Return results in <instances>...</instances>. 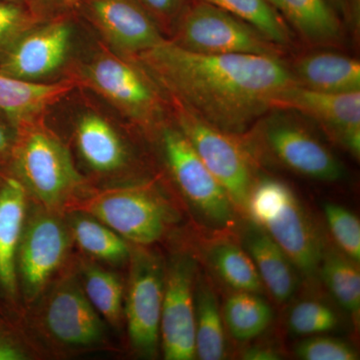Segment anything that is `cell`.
<instances>
[{
  "label": "cell",
  "mask_w": 360,
  "mask_h": 360,
  "mask_svg": "<svg viewBox=\"0 0 360 360\" xmlns=\"http://www.w3.org/2000/svg\"><path fill=\"white\" fill-rule=\"evenodd\" d=\"M297 84L328 94L360 91V63L335 52H314L298 58L292 68Z\"/></svg>",
  "instance_id": "18"
},
{
  "label": "cell",
  "mask_w": 360,
  "mask_h": 360,
  "mask_svg": "<svg viewBox=\"0 0 360 360\" xmlns=\"http://www.w3.org/2000/svg\"><path fill=\"white\" fill-rule=\"evenodd\" d=\"M281 246L297 271L307 277L319 274L324 245L309 213L290 186L266 179L252 186L246 210Z\"/></svg>",
  "instance_id": "2"
},
{
  "label": "cell",
  "mask_w": 360,
  "mask_h": 360,
  "mask_svg": "<svg viewBox=\"0 0 360 360\" xmlns=\"http://www.w3.org/2000/svg\"><path fill=\"white\" fill-rule=\"evenodd\" d=\"M288 321L291 333L300 336L326 335L338 326L335 310L326 303L314 300L296 303Z\"/></svg>",
  "instance_id": "30"
},
{
  "label": "cell",
  "mask_w": 360,
  "mask_h": 360,
  "mask_svg": "<svg viewBox=\"0 0 360 360\" xmlns=\"http://www.w3.org/2000/svg\"><path fill=\"white\" fill-rule=\"evenodd\" d=\"M25 212V186L7 179L0 191V283L9 292L15 290V255Z\"/></svg>",
  "instance_id": "20"
},
{
  "label": "cell",
  "mask_w": 360,
  "mask_h": 360,
  "mask_svg": "<svg viewBox=\"0 0 360 360\" xmlns=\"http://www.w3.org/2000/svg\"><path fill=\"white\" fill-rule=\"evenodd\" d=\"M175 44L207 54L279 56L283 47L219 7L191 0L174 23Z\"/></svg>",
  "instance_id": "4"
},
{
  "label": "cell",
  "mask_w": 360,
  "mask_h": 360,
  "mask_svg": "<svg viewBox=\"0 0 360 360\" xmlns=\"http://www.w3.org/2000/svg\"><path fill=\"white\" fill-rule=\"evenodd\" d=\"M160 27H170L191 0H139Z\"/></svg>",
  "instance_id": "34"
},
{
  "label": "cell",
  "mask_w": 360,
  "mask_h": 360,
  "mask_svg": "<svg viewBox=\"0 0 360 360\" xmlns=\"http://www.w3.org/2000/svg\"><path fill=\"white\" fill-rule=\"evenodd\" d=\"M298 359L304 360H356L359 354L345 341L330 336L312 335L295 347Z\"/></svg>",
  "instance_id": "32"
},
{
  "label": "cell",
  "mask_w": 360,
  "mask_h": 360,
  "mask_svg": "<svg viewBox=\"0 0 360 360\" xmlns=\"http://www.w3.org/2000/svg\"><path fill=\"white\" fill-rule=\"evenodd\" d=\"M77 137L85 161L97 172H113L124 163L125 150L120 136L101 116L92 113L82 116Z\"/></svg>",
  "instance_id": "22"
},
{
  "label": "cell",
  "mask_w": 360,
  "mask_h": 360,
  "mask_svg": "<svg viewBox=\"0 0 360 360\" xmlns=\"http://www.w3.org/2000/svg\"><path fill=\"white\" fill-rule=\"evenodd\" d=\"M163 150L175 181L191 205L215 226L234 224L236 206L179 129H165Z\"/></svg>",
  "instance_id": "7"
},
{
  "label": "cell",
  "mask_w": 360,
  "mask_h": 360,
  "mask_svg": "<svg viewBox=\"0 0 360 360\" xmlns=\"http://www.w3.org/2000/svg\"><path fill=\"white\" fill-rule=\"evenodd\" d=\"M70 26L56 20L22 37L0 63V73L18 79H39L65 63L70 51Z\"/></svg>",
  "instance_id": "14"
},
{
  "label": "cell",
  "mask_w": 360,
  "mask_h": 360,
  "mask_svg": "<svg viewBox=\"0 0 360 360\" xmlns=\"http://www.w3.org/2000/svg\"><path fill=\"white\" fill-rule=\"evenodd\" d=\"M222 317L234 340L248 341L269 328L274 311L258 293L236 291L225 300Z\"/></svg>",
  "instance_id": "26"
},
{
  "label": "cell",
  "mask_w": 360,
  "mask_h": 360,
  "mask_svg": "<svg viewBox=\"0 0 360 360\" xmlns=\"http://www.w3.org/2000/svg\"><path fill=\"white\" fill-rule=\"evenodd\" d=\"M326 224L341 252L359 264L360 224L354 213L338 203L326 202Z\"/></svg>",
  "instance_id": "31"
},
{
  "label": "cell",
  "mask_w": 360,
  "mask_h": 360,
  "mask_svg": "<svg viewBox=\"0 0 360 360\" xmlns=\"http://www.w3.org/2000/svg\"><path fill=\"white\" fill-rule=\"evenodd\" d=\"M7 148V137L6 132H4V129H2L1 125H0V153L1 151L6 150Z\"/></svg>",
  "instance_id": "39"
},
{
  "label": "cell",
  "mask_w": 360,
  "mask_h": 360,
  "mask_svg": "<svg viewBox=\"0 0 360 360\" xmlns=\"http://www.w3.org/2000/svg\"><path fill=\"white\" fill-rule=\"evenodd\" d=\"M4 1H25V0H4ZM26 1H30V0H26Z\"/></svg>",
  "instance_id": "40"
},
{
  "label": "cell",
  "mask_w": 360,
  "mask_h": 360,
  "mask_svg": "<svg viewBox=\"0 0 360 360\" xmlns=\"http://www.w3.org/2000/svg\"><path fill=\"white\" fill-rule=\"evenodd\" d=\"M84 0H30V7L37 18L60 15L75 11Z\"/></svg>",
  "instance_id": "35"
},
{
  "label": "cell",
  "mask_w": 360,
  "mask_h": 360,
  "mask_svg": "<svg viewBox=\"0 0 360 360\" xmlns=\"http://www.w3.org/2000/svg\"><path fill=\"white\" fill-rule=\"evenodd\" d=\"M85 292L99 314L110 323L120 322L122 311V286L120 279L101 267L89 266L85 270Z\"/></svg>",
  "instance_id": "29"
},
{
  "label": "cell",
  "mask_w": 360,
  "mask_h": 360,
  "mask_svg": "<svg viewBox=\"0 0 360 360\" xmlns=\"http://www.w3.org/2000/svg\"><path fill=\"white\" fill-rule=\"evenodd\" d=\"M85 210L122 238L141 245L160 240L170 219L163 201L141 187L105 191L90 200Z\"/></svg>",
  "instance_id": "8"
},
{
  "label": "cell",
  "mask_w": 360,
  "mask_h": 360,
  "mask_svg": "<svg viewBox=\"0 0 360 360\" xmlns=\"http://www.w3.org/2000/svg\"><path fill=\"white\" fill-rule=\"evenodd\" d=\"M342 21L355 20L359 11V0H326Z\"/></svg>",
  "instance_id": "36"
},
{
  "label": "cell",
  "mask_w": 360,
  "mask_h": 360,
  "mask_svg": "<svg viewBox=\"0 0 360 360\" xmlns=\"http://www.w3.org/2000/svg\"><path fill=\"white\" fill-rule=\"evenodd\" d=\"M245 146L295 174L323 182L345 174L338 158L312 132L283 110H270L250 130Z\"/></svg>",
  "instance_id": "3"
},
{
  "label": "cell",
  "mask_w": 360,
  "mask_h": 360,
  "mask_svg": "<svg viewBox=\"0 0 360 360\" xmlns=\"http://www.w3.org/2000/svg\"><path fill=\"white\" fill-rule=\"evenodd\" d=\"M276 348L269 345H253L243 352L241 359L245 360H277L281 359Z\"/></svg>",
  "instance_id": "37"
},
{
  "label": "cell",
  "mask_w": 360,
  "mask_h": 360,
  "mask_svg": "<svg viewBox=\"0 0 360 360\" xmlns=\"http://www.w3.org/2000/svg\"><path fill=\"white\" fill-rule=\"evenodd\" d=\"M224 9L259 30L278 46L292 42L291 30L267 0H201Z\"/></svg>",
  "instance_id": "27"
},
{
  "label": "cell",
  "mask_w": 360,
  "mask_h": 360,
  "mask_svg": "<svg viewBox=\"0 0 360 360\" xmlns=\"http://www.w3.org/2000/svg\"><path fill=\"white\" fill-rule=\"evenodd\" d=\"M84 82L124 115L141 124L160 118L161 99L153 80L136 66L104 54L82 71Z\"/></svg>",
  "instance_id": "9"
},
{
  "label": "cell",
  "mask_w": 360,
  "mask_h": 360,
  "mask_svg": "<svg viewBox=\"0 0 360 360\" xmlns=\"http://www.w3.org/2000/svg\"><path fill=\"white\" fill-rule=\"evenodd\" d=\"M70 238L63 224L49 215H40L28 225L20 246V271L32 295L46 283L65 259Z\"/></svg>",
  "instance_id": "15"
},
{
  "label": "cell",
  "mask_w": 360,
  "mask_h": 360,
  "mask_svg": "<svg viewBox=\"0 0 360 360\" xmlns=\"http://www.w3.org/2000/svg\"><path fill=\"white\" fill-rule=\"evenodd\" d=\"M243 236V248L257 267L264 288L276 302H288L298 285L295 265L269 234L253 222Z\"/></svg>",
  "instance_id": "17"
},
{
  "label": "cell",
  "mask_w": 360,
  "mask_h": 360,
  "mask_svg": "<svg viewBox=\"0 0 360 360\" xmlns=\"http://www.w3.org/2000/svg\"><path fill=\"white\" fill-rule=\"evenodd\" d=\"M319 276L338 304L359 323L360 272L359 264L340 250L324 248Z\"/></svg>",
  "instance_id": "25"
},
{
  "label": "cell",
  "mask_w": 360,
  "mask_h": 360,
  "mask_svg": "<svg viewBox=\"0 0 360 360\" xmlns=\"http://www.w3.org/2000/svg\"><path fill=\"white\" fill-rule=\"evenodd\" d=\"M25 355L20 350L6 343H0V360H20Z\"/></svg>",
  "instance_id": "38"
},
{
  "label": "cell",
  "mask_w": 360,
  "mask_h": 360,
  "mask_svg": "<svg viewBox=\"0 0 360 360\" xmlns=\"http://www.w3.org/2000/svg\"><path fill=\"white\" fill-rule=\"evenodd\" d=\"M207 259L215 274L234 291L264 292L262 278L245 248L226 239L212 243Z\"/></svg>",
  "instance_id": "24"
},
{
  "label": "cell",
  "mask_w": 360,
  "mask_h": 360,
  "mask_svg": "<svg viewBox=\"0 0 360 360\" xmlns=\"http://www.w3.org/2000/svg\"><path fill=\"white\" fill-rule=\"evenodd\" d=\"M37 18L30 7L26 8L20 1L0 0V46L27 30Z\"/></svg>",
  "instance_id": "33"
},
{
  "label": "cell",
  "mask_w": 360,
  "mask_h": 360,
  "mask_svg": "<svg viewBox=\"0 0 360 360\" xmlns=\"http://www.w3.org/2000/svg\"><path fill=\"white\" fill-rule=\"evenodd\" d=\"M84 11L113 46L139 56L165 40L155 18L139 0H84Z\"/></svg>",
  "instance_id": "13"
},
{
  "label": "cell",
  "mask_w": 360,
  "mask_h": 360,
  "mask_svg": "<svg viewBox=\"0 0 360 360\" xmlns=\"http://www.w3.org/2000/svg\"><path fill=\"white\" fill-rule=\"evenodd\" d=\"M303 39L314 45L340 44L342 20L326 0H267Z\"/></svg>",
  "instance_id": "19"
},
{
  "label": "cell",
  "mask_w": 360,
  "mask_h": 360,
  "mask_svg": "<svg viewBox=\"0 0 360 360\" xmlns=\"http://www.w3.org/2000/svg\"><path fill=\"white\" fill-rule=\"evenodd\" d=\"M175 103L227 134L241 136L297 84L279 56L207 54L165 39L136 56Z\"/></svg>",
  "instance_id": "1"
},
{
  "label": "cell",
  "mask_w": 360,
  "mask_h": 360,
  "mask_svg": "<svg viewBox=\"0 0 360 360\" xmlns=\"http://www.w3.org/2000/svg\"><path fill=\"white\" fill-rule=\"evenodd\" d=\"M196 262L188 255L172 258L165 271L160 335L165 359L191 360L195 355Z\"/></svg>",
  "instance_id": "10"
},
{
  "label": "cell",
  "mask_w": 360,
  "mask_h": 360,
  "mask_svg": "<svg viewBox=\"0 0 360 360\" xmlns=\"http://www.w3.org/2000/svg\"><path fill=\"white\" fill-rule=\"evenodd\" d=\"M274 110L310 118L355 158L360 156V91L328 94L295 84L281 92Z\"/></svg>",
  "instance_id": "11"
},
{
  "label": "cell",
  "mask_w": 360,
  "mask_h": 360,
  "mask_svg": "<svg viewBox=\"0 0 360 360\" xmlns=\"http://www.w3.org/2000/svg\"><path fill=\"white\" fill-rule=\"evenodd\" d=\"M195 302V355L201 360L225 356L224 321L214 290L205 279L194 291Z\"/></svg>",
  "instance_id": "23"
},
{
  "label": "cell",
  "mask_w": 360,
  "mask_h": 360,
  "mask_svg": "<svg viewBox=\"0 0 360 360\" xmlns=\"http://www.w3.org/2000/svg\"><path fill=\"white\" fill-rule=\"evenodd\" d=\"M179 129L206 167L219 180L233 205L246 210L253 181L252 161L243 142L175 103Z\"/></svg>",
  "instance_id": "5"
},
{
  "label": "cell",
  "mask_w": 360,
  "mask_h": 360,
  "mask_svg": "<svg viewBox=\"0 0 360 360\" xmlns=\"http://www.w3.org/2000/svg\"><path fill=\"white\" fill-rule=\"evenodd\" d=\"M72 232L78 245L92 257L110 262H120L129 255V248L125 239L103 222L75 217Z\"/></svg>",
  "instance_id": "28"
},
{
  "label": "cell",
  "mask_w": 360,
  "mask_h": 360,
  "mask_svg": "<svg viewBox=\"0 0 360 360\" xmlns=\"http://www.w3.org/2000/svg\"><path fill=\"white\" fill-rule=\"evenodd\" d=\"M21 177L47 207L63 205L82 179L63 143L42 127L26 130L18 150Z\"/></svg>",
  "instance_id": "6"
},
{
  "label": "cell",
  "mask_w": 360,
  "mask_h": 360,
  "mask_svg": "<svg viewBox=\"0 0 360 360\" xmlns=\"http://www.w3.org/2000/svg\"><path fill=\"white\" fill-rule=\"evenodd\" d=\"M165 270L155 255H135L127 293V328L132 345L144 355L155 354L160 335Z\"/></svg>",
  "instance_id": "12"
},
{
  "label": "cell",
  "mask_w": 360,
  "mask_h": 360,
  "mask_svg": "<svg viewBox=\"0 0 360 360\" xmlns=\"http://www.w3.org/2000/svg\"><path fill=\"white\" fill-rule=\"evenodd\" d=\"M70 80L37 84L0 73V111L20 120H30L70 94Z\"/></svg>",
  "instance_id": "21"
},
{
  "label": "cell",
  "mask_w": 360,
  "mask_h": 360,
  "mask_svg": "<svg viewBox=\"0 0 360 360\" xmlns=\"http://www.w3.org/2000/svg\"><path fill=\"white\" fill-rule=\"evenodd\" d=\"M46 323L51 335L65 345H94L103 335L96 309L75 284H65L52 295Z\"/></svg>",
  "instance_id": "16"
}]
</instances>
